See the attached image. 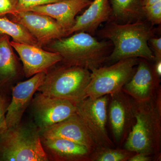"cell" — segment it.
Masks as SVG:
<instances>
[{
	"label": "cell",
	"mask_w": 161,
	"mask_h": 161,
	"mask_svg": "<svg viewBox=\"0 0 161 161\" xmlns=\"http://www.w3.org/2000/svg\"><path fill=\"white\" fill-rule=\"evenodd\" d=\"M131 100L135 122L124 148L152 156L157 161L161 157V90L150 100Z\"/></svg>",
	"instance_id": "obj_1"
},
{
	"label": "cell",
	"mask_w": 161,
	"mask_h": 161,
	"mask_svg": "<svg viewBox=\"0 0 161 161\" xmlns=\"http://www.w3.org/2000/svg\"><path fill=\"white\" fill-rule=\"evenodd\" d=\"M108 22L98 31L99 37L110 40L113 44L106 62L130 58L154 61L155 57L148 44L149 40L153 36L152 26L143 20L126 23Z\"/></svg>",
	"instance_id": "obj_2"
},
{
	"label": "cell",
	"mask_w": 161,
	"mask_h": 161,
	"mask_svg": "<svg viewBox=\"0 0 161 161\" xmlns=\"http://www.w3.org/2000/svg\"><path fill=\"white\" fill-rule=\"evenodd\" d=\"M71 36L52 40L42 48L58 53L63 64L81 67L89 70L102 66L112 52L110 41H98L92 35L80 31Z\"/></svg>",
	"instance_id": "obj_3"
},
{
	"label": "cell",
	"mask_w": 161,
	"mask_h": 161,
	"mask_svg": "<svg viewBox=\"0 0 161 161\" xmlns=\"http://www.w3.org/2000/svg\"><path fill=\"white\" fill-rule=\"evenodd\" d=\"M0 158L5 161L49 160L36 126L20 123L0 135Z\"/></svg>",
	"instance_id": "obj_4"
},
{
	"label": "cell",
	"mask_w": 161,
	"mask_h": 161,
	"mask_svg": "<svg viewBox=\"0 0 161 161\" xmlns=\"http://www.w3.org/2000/svg\"><path fill=\"white\" fill-rule=\"evenodd\" d=\"M90 80L89 70L62 63L58 67H53L52 70L47 72L37 92L50 97L77 103L84 98Z\"/></svg>",
	"instance_id": "obj_5"
},
{
	"label": "cell",
	"mask_w": 161,
	"mask_h": 161,
	"mask_svg": "<svg viewBox=\"0 0 161 161\" xmlns=\"http://www.w3.org/2000/svg\"><path fill=\"white\" fill-rule=\"evenodd\" d=\"M138 61V58H126L110 66H101L92 70L84 98H98L122 91L134 74Z\"/></svg>",
	"instance_id": "obj_6"
},
{
	"label": "cell",
	"mask_w": 161,
	"mask_h": 161,
	"mask_svg": "<svg viewBox=\"0 0 161 161\" xmlns=\"http://www.w3.org/2000/svg\"><path fill=\"white\" fill-rule=\"evenodd\" d=\"M109 95L87 97L75 103L76 113L81 119L98 147L115 148L107 130Z\"/></svg>",
	"instance_id": "obj_7"
},
{
	"label": "cell",
	"mask_w": 161,
	"mask_h": 161,
	"mask_svg": "<svg viewBox=\"0 0 161 161\" xmlns=\"http://www.w3.org/2000/svg\"><path fill=\"white\" fill-rule=\"evenodd\" d=\"M31 102L35 124L40 132L76 113L74 103L40 92L36 94Z\"/></svg>",
	"instance_id": "obj_8"
},
{
	"label": "cell",
	"mask_w": 161,
	"mask_h": 161,
	"mask_svg": "<svg viewBox=\"0 0 161 161\" xmlns=\"http://www.w3.org/2000/svg\"><path fill=\"white\" fill-rule=\"evenodd\" d=\"M108 115L113 140L121 147L135 122L130 96L122 91L109 95Z\"/></svg>",
	"instance_id": "obj_9"
},
{
	"label": "cell",
	"mask_w": 161,
	"mask_h": 161,
	"mask_svg": "<svg viewBox=\"0 0 161 161\" xmlns=\"http://www.w3.org/2000/svg\"><path fill=\"white\" fill-rule=\"evenodd\" d=\"M8 15L10 20L24 26L36 40L40 47L52 40L66 37V32L58 22L46 15L23 11Z\"/></svg>",
	"instance_id": "obj_10"
},
{
	"label": "cell",
	"mask_w": 161,
	"mask_h": 161,
	"mask_svg": "<svg viewBox=\"0 0 161 161\" xmlns=\"http://www.w3.org/2000/svg\"><path fill=\"white\" fill-rule=\"evenodd\" d=\"M130 80L122 91L133 99L145 101L153 98L161 90L160 78L149 60L139 58L138 64Z\"/></svg>",
	"instance_id": "obj_11"
},
{
	"label": "cell",
	"mask_w": 161,
	"mask_h": 161,
	"mask_svg": "<svg viewBox=\"0 0 161 161\" xmlns=\"http://www.w3.org/2000/svg\"><path fill=\"white\" fill-rule=\"evenodd\" d=\"M14 49L19 56L23 64V71L26 78L38 73H46L52 67L62 61L58 53L49 51L40 47L10 41Z\"/></svg>",
	"instance_id": "obj_12"
},
{
	"label": "cell",
	"mask_w": 161,
	"mask_h": 161,
	"mask_svg": "<svg viewBox=\"0 0 161 161\" xmlns=\"http://www.w3.org/2000/svg\"><path fill=\"white\" fill-rule=\"evenodd\" d=\"M46 73H38L28 80L19 82L13 88L12 99L6 115L8 128L20 123L25 110L31 102L33 97L43 83Z\"/></svg>",
	"instance_id": "obj_13"
},
{
	"label": "cell",
	"mask_w": 161,
	"mask_h": 161,
	"mask_svg": "<svg viewBox=\"0 0 161 161\" xmlns=\"http://www.w3.org/2000/svg\"><path fill=\"white\" fill-rule=\"evenodd\" d=\"M40 136L43 138L68 140L86 147L92 153L99 147L76 113L40 132Z\"/></svg>",
	"instance_id": "obj_14"
},
{
	"label": "cell",
	"mask_w": 161,
	"mask_h": 161,
	"mask_svg": "<svg viewBox=\"0 0 161 161\" xmlns=\"http://www.w3.org/2000/svg\"><path fill=\"white\" fill-rule=\"evenodd\" d=\"M92 0H63L57 3L34 6L23 11H31L46 15L58 22L65 31L74 26L76 15L88 7Z\"/></svg>",
	"instance_id": "obj_15"
},
{
	"label": "cell",
	"mask_w": 161,
	"mask_h": 161,
	"mask_svg": "<svg viewBox=\"0 0 161 161\" xmlns=\"http://www.w3.org/2000/svg\"><path fill=\"white\" fill-rule=\"evenodd\" d=\"M112 15L110 0H92L88 9L76 16L75 24L67 32L66 37L80 31L93 36L102 23L111 20Z\"/></svg>",
	"instance_id": "obj_16"
},
{
	"label": "cell",
	"mask_w": 161,
	"mask_h": 161,
	"mask_svg": "<svg viewBox=\"0 0 161 161\" xmlns=\"http://www.w3.org/2000/svg\"><path fill=\"white\" fill-rule=\"evenodd\" d=\"M41 142L47 157L58 161H91L92 152L86 147L68 140L43 138Z\"/></svg>",
	"instance_id": "obj_17"
},
{
	"label": "cell",
	"mask_w": 161,
	"mask_h": 161,
	"mask_svg": "<svg viewBox=\"0 0 161 161\" xmlns=\"http://www.w3.org/2000/svg\"><path fill=\"white\" fill-rule=\"evenodd\" d=\"M21 73L19 63L9 37L0 38V86L9 85L19 78Z\"/></svg>",
	"instance_id": "obj_18"
},
{
	"label": "cell",
	"mask_w": 161,
	"mask_h": 161,
	"mask_svg": "<svg viewBox=\"0 0 161 161\" xmlns=\"http://www.w3.org/2000/svg\"><path fill=\"white\" fill-rule=\"evenodd\" d=\"M143 0H110L112 15L110 21L124 23L145 19Z\"/></svg>",
	"instance_id": "obj_19"
},
{
	"label": "cell",
	"mask_w": 161,
	"mask_h": 161,
	"mask_svg": "<svg viewBox=\"0 0 161 161\" xmlns=\"http://www.w3.org/2000/svg\"><path fill=\"white\" fill-rule=\"evenodd\" d=\"M0 34L10 37L17 43L40 47L36 40L24 26L4 16L0 17Z\"/></svg>",
	"instance_id": "obj_20"
},
{
	"label": "cell",
	"mask_w": 161,
	"mask_h": 161,
	"mask_svg": "<svg viewBox=\"0 0 161 161\" xmlns=\"http://www.w3.org/2000/svg\"><path fill=\"white\" fill-rule=\"evenodd\" d=\"M135 152L125 149L99 147L91 156V161H128Z\"/></svg>",
	"instance_id": "obj_21"
},
{
	"label": "cell",
	"mask_w": 161,
	"mask_h": 161,
	"mask_svg": "<svg viewBox=\"0 0 161 161\" xmlns=\"http://www.w3.org/2000/svg\"><path fill=\"white\" fill-rule=\"evenodd\" d=\"M143 10L145 18L151 26L161 23V0H143Z\"/></svg>",
	"instance_id": "obj_22"
},
{
	"label": "cell",
	"mask_w": 161,
	"mask_h": 161,
	"mask_svg": "<svg viewBox=\"0 0 161 161\" xmlns=\"http://www.w3.org/2000/svg\"><path fill=\"white\" fill-rule=\"evenodd\" d=\"M19 5V0H0V17L18 12Z\"/></svg>",
	"instance_id": "obj_23"
},
{
	"label": "cell",
	"mask_w": 161,
	"mask_h": 161,
	"mask_svg": "<svg viewBox=\"0 0 161 161\" xmlns=\"http://www.w3.org/2000/svg\"><path fill=\"white\" fill-rule=\"evenodd\" d=\"M61 1L63 0H19L18 12L23 11L34 6L46 5Z\"/></svg>",
	"instance_id": "obj_24"
},
{
	"label": "cell",
	"mask_w": 161,
	"mask_h": 161,
	"mask_svg": "<svg viewBox=\"0 0 161 161\" xmlns=\"http://www.w3.org/2000/svg\"><path fill=\"white\" fill-rule=\"evenodd\" d=\"M6 108L5 101L0 94V135L8 129L6 119Z\"/></svg>",
	"instance_id": "obj_25"
},
{
	"label": "cell",
	"mask_w": 161,
	"mask_h": 161,
	"mask_svg": "<svg viewBox=\"0 0 161 161\" xmlns=\"http://www.w3.org/2000/svg\"><path fill=\"white\" fill-rule=\"evenodd\" d=\"M155 60L161 59V38L152 37L149 40Z\"/></svg>",
	"instance_id": "obj_26"
},
{
	"label": "cell",
	"mask_w": 161,
	"mask_h": 161,
	"mask_svg": "<svg viewBox=\"0 0 161 161\" xmlns=\"http://www.w3.org/2000/svg\"><path fill=\"white\" fill-rule=\"evenodd\" d=\"M156 160L155 158L143 153H135L132 155L128 161H151Z\"/></svg>",
	"instance_id": "obj_27"
},
{
	"label": "cell",
	"mask_w": 161,
	"mask_h": 161,
	"mask_svg": "<svg viewBox=\"0 0 161 161\" xmlns=\"http://www.w3.org/2000/svg\"><path fill=\"white\" fill-rule=\"evenodd\" d=\"M153 64V68L154 71L156 75L161 78V59L154 60Z\"/></svg>",
	"instance_id": "obj_28"
},
{
	"label": "cell",
	"mask_w": 161,
	"mask_h": 161,
	"mask_svg": "<svg viewBox=\"0 0 161 161\" xmlns=\"http://www.w3.org/2000/svg\"><path fill=\"white\" fill-rule=\"evenodd\" d=\"M3 36V35L1 34H0V38L1 37Z\"/></svg>",
	"instance_id": "obj_29"
}]
</instances>
